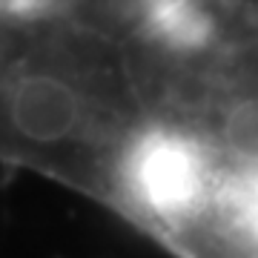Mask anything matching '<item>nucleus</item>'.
<instances>
[{
    "mask_svg": "<svg viewBox=\"0 0 258 258\" xmlns=\"http://www.w3.org/2000/svg\"><path fill=\"white\" fill-rule=\"evenodd\" d=\"M0 118L20 141L66 144L81 138L95 120V98L69 78L29 72L0 95Z\"/></svg>",
    "mask_w": 258,
    "mask_h": 258,
    "instance_id": "f257e3e1",
    "label": "nucleus"
}]
</instances>
